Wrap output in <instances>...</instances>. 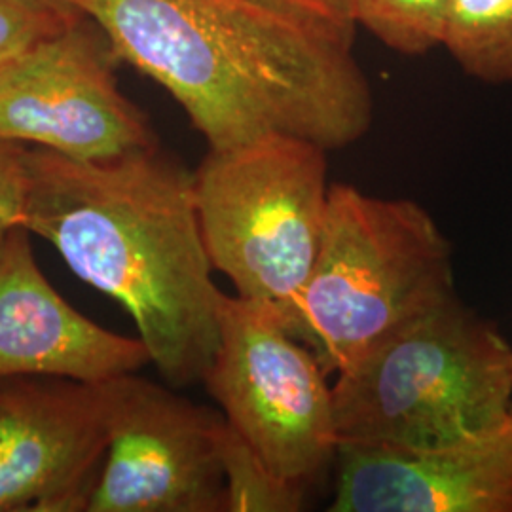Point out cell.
Wrapping results in <instances>:
<instances>
[{
  "mask_svg": "<svg viewBox=\"0 0 512 512\" xmlns=\"http://www.w3.org/2000/svg\"><path fill=\"white\" fill-rule=\"evenodd\" d=\"M25 164L23 226L128 311L165 384H203L224 293L203 239L194 171L158 147L107 162L33 147Z\"/></svg>",
  "mask_w": 512,
  "mask_h": 512,
  "instance_id": "cell-1",
  "label": "cell"
},
{
  "mask_svg": "<svg viewBox=\"0 0 512 512\" xmlns=\"http://www.w3.org/2000/svg\"><path fill=\"white\" fill-rule=\"evenodd\" d=\"M82 12L116 59L173 95L209 150L274 133L338 150L372 124L351 50L245 0H88Z\"/></svg>",
  "mask_w": 512,
  "mask_h": 512,
  "instance_id": "cell-2",
  "label": "cell"
},
{
  "mask_svg": "<svg viewBox=\"0 0 512 512\" xmlns=\"http://www.w3.org/2000/svg\"><path fill=\"white\" fill-rule=\"evenodd\" d=\"M456 293L452 245L425 207L338 183L306 285L270 310L338 374Z\"/></svg>",
  "mask_w": 512,
  "mask_h": 512,
  "instance_id": "cell-3",
  "label": "cell"
},
{
  "mask_svg": "<svg viewBox=\"0 0 512 512\" xmlns=\"http://www.w3.org/2000/svg\"><path fill=\"white\" fill-rule=\"evenodd\" d=\"M340 442L435 446L511 425L512 346L458 293L332 384Z\"/></svg>",
  "mask_w": 512,
  "mask_h": 512,
  "instance_id": "cell-4",
  "label": "cell"
},
{
  "mask_svg": "<svg viewBox=\"0 0 512 512\" xmlns=\"http://www.w3.org/2000/svg\"><path fill=\"white\" fill-rule=\"evenodd\" d=\"M327 152L274 133L209 150L194 171L207 253L241 298L283 310L306 285L327 220Z\"/></svg>",
  "mask_w": 512,
  "mask_h": 512,
  "instance_id": "cell-5",
  "label": "cell"
},
{
  "mask_svg": "<svg viewBox=\"0 0 512 512\" xmlns=\"http://www.w3.org/2000/svg\"><path fill=\"white\" fill-rule=\"evenodd\" d=\"M327 378L268 306L222 296L219 346L203 385L275 475L306 488L338 450Z\"/></svg>",
  "mask_w": 512,
  "mask_h": 512,
  "instance_id": "cell-6",
  "label": "cell"
},
{
  "mask_svg": "<svg viewBox=\"0 0 512 512\" xmlns=\"http://www.w3.org/2000/svg\"><path fill=\"white\" fill-rule=\"evenodd\" d=\"M107 450L88 512H222V414L137 372L101 382Z\"/></svg>",
  "mask_w": 512,
  "mask_h": 512,
  "instance_id": "cell-7",
  "label": "cell"
},
{
  "mask_svg": "<svg viewBox=\"0 0 512 512\" xmlns=\"http://www.w3.org/2000/svg\"><path fill=\"white\" fill-rule=\"evenodd\" d=\"M86 19L0 69V137L80 162L156 147L147 116L118 88L109 40Z\"/></svg>",
  "mask_w": 512,
  "mask_h": 512,
  "instance_id": "cell-8",
  "label": "cell"
},
{
  "mask_svg": "<svg viewBox=\"0 0 512 512\" xmlns=\"http://www.w3.org/2000/svg\"><path fill=\"white\" fill-rule=\"evenodd\" d=\"M105 450L99 384L0 380V512H88Z\"/></svg>",
  "mask_w": 512,
  "mask_h": 512,
  "instance_id": "cell-9",
  "label": "cell"
},
{
  "mask_svg": "<svg viewBox=\"0 0 512 512\" xmlns=\"http://www.w3.org/2000/svg\"><path fill=\"white\" fill-rule=\"evenodd\" d=\"M330 512H512V425L435 446L340 442Z\"/></svg>",
  "mask_w": 512,
  "mask_h": 512,
  "instance_id": "cell-10",
  "label": "cell"
},
{
  "mask_svg": "<svg viewBox=\"0 0 512 512\" xmlns=\"http://www.w3.org/2000/svg\"><path fill=\"white\" fill-rule=\"evenodd\" d=\"M147 365L139 336L97 325L55 291L23 224L0 234V380L48 376L101 384Z\"/></svg>",
  "mask_w": 512,
  "mask_h": 512,
  "instance_id": "cell-11",
  "label": "cell"
},
{
  "mask_svg": "<svg viewBox=\"0 0 512 512\" xmlns=\"http://www.w3.org/2000/svg\"><path fill=\"white\" fill-rule=\"evenodd\" d=\"M440 46L486 84H512V0H450Z\"/></svg>",
  "mask_w": 512,
  "mask_h": 512,
  "instance_id": "cell-12",
  "label": "cell"
},
{
  "mask_svg": "<svg viewBox=\"0 0 512 512\" xmlns=\"http://www.w3.org/2000/svg\"><path fill=\"white\" fill-rule=\"evenodd\" d=\"M219 461L226 512H298L306 507V486L275 475L255 448L222 418Z\"/></svg>",
  "mask_w": 512,
  "mask_h": 512,
  "instance_id": "cell-13",
  "label": "cell"
},
{
  "mask_svg": "<svg viewBox=\"0 0 512 512\" xmlns=\"http://www.w3.org/2000/svg\"><path fill=\"white\" fill-rule=\"evenodd\" d=\"M359 27L406 55L439 48L450 0H353Z\"/></svg>",
  "mask_w": 512,
  "mask_h": 512,
  "instance_id": "cell-14",
  "label": "cell"
},
{
  "mask_svg": "<svg viewBox=\"0 0 512 512\" xmlns=\"http://www.w3.org/2000/svg\"><path fill=\"white\" fill-rule=\"evenodd\" d=\"M84 16L63 0H0V69Z\"/></svg>",
  "mask_w": 512,
  "mask_h": 512,
  "instance_id": "cell-15",
  "label": "cell"
},
{
  "mask_svg": "<svg viewBox=\"0 0 512 512\" xmlns=\"http://www.w3.org/2000/svg\"><path fill=\"white\" fill-rule=\"evenodd\" d=\"M304 33L351 50L357 33L353 0H245Z\"/></svg>",
  "mask_w": 512,
  "mask_h": 512,
  "instance_id": "cell-16",
  "label": "cell"
},
{
  "mask_svg": "<svg viewBox=\"0 0 512 512\" xmlns=\"http://www.w3.org/2000/svg\"><path fill=\"white\" fill-rule=\"evenodd\" d=\"M27 148L0 137V234L23 224L27 200Z\"/></svg>",
  "mask_w": 512,
  "mask_h": 512,
  "instance_id": "cell-17",
  "label": "cell"
},
{
  "mask_svg": "<svg viewBox=\"0 0 512 512\" xmlns=\"http://www.w3.org/2000/svg\"><path fill=\"white\" fill-rule=\"evenodd\" d=\"M63 2H69V4H73V6H76V8H84V4L88 2V0H63Z\"/></svg>",
  "mask_w": 512,
  "mask_h": 512,
  "instance_id": "cell-18",
  "label": "cell"
},
{
  "mask_svg": "<svg viewBox=\"0 0 512 512\" xmlns=\"http://www.w3.org/2000/svg\"><path fill=\"white\" fill-rule=\"evenodd\" d=\"M511 425H512V408H511Z\"/></svg>",
  "mask_w": 512,
  "mask_h": 512,
  "instance_id": "cell-19",
  "label": "cell"
}]
</instances>
